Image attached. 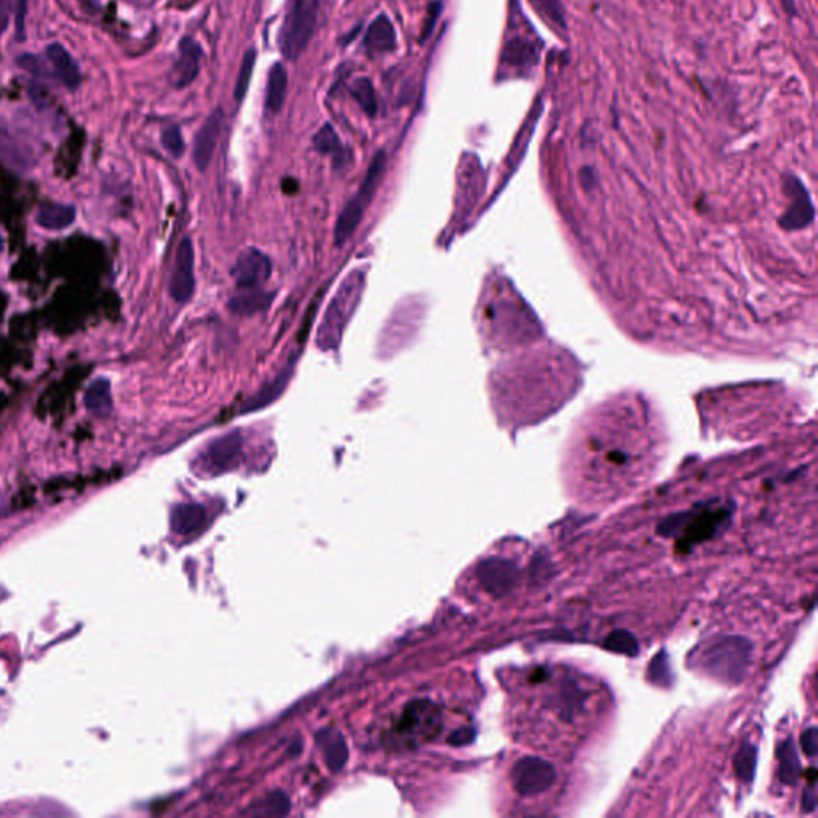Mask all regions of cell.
Instances as JSON below:
<instances>
[{
	"label": "cell",
	"instance_id": "6da1fadb",
	"mask_svg": "<svg viewBox=\"0 0 818 818\" xmlns=\"http://www.w3.org/2000/svg\"><path fill=\"white\" fill-rule=\"evenodd\" d=\"M580 439V470L592 488L615 494L633 485L645 470L647 453L643 429L647 419L639 406L617 405L598 414Z\"/></svg>",
	"mask_w": 818,
	"mask_h": 818
},
{
	"label": "cell",
	"instance_id": "7a4b0ae2",
	"mask_svg": "<svg viewBox=\"0 0 818 818\" xmlns=\"http://www.w3.org/2000/svg\"><path fill=\"white\" fill-rule=\"evenodd\" d=\"M752 643L744 638H724L702 654L703 669L726 684H738L752 661Z\"/></svg>",
	"mask_w": 818,
	"mask_h": 818
},
{
	"label": "cell",
	"instance_id": "3957f363",
	"mask_svg": "<svg viewBox=\"0 0 818 818\" xmlns=\"http://www.w3.org/2000/svg\"><path fill=\"white\" fill-rule=\"evenodd\" d=\"M386 165H387V156H386V152L380 150L374 156L371 164L368 166V172H366V176H364L360 189L356 190V194L352 199L348 200V205L344 207L342 213L338 218V223L334 227V243L338 247L348 241L358 229V226L363 219L366 208L370 207L376 192L379 189L380 181H382L384 172H386Z\"/></svg>",
	"mask_w": 818,
	"mask_h": 818
},
{
	"label": "cell",
	"instance_id": "277c9868",
	"mask_svg": "<svg viewBox=\"0 0 818 818\" xmlns=\"http://www.w3.org/2000/svg\"><path fill=\"white\" fill-rule=\"evenodd\" d=\"M317 17L318 0H293L279 35L281 55L288 61H296L306 50L315 33Z\"/></svg>",
	"mask_w": 818,
	"mask_h": 818
},
{
	"label": "cell",
	"instance_id": "5b68a950",
	"mask_svg": "<svg viewBox=\"0 0 818 818\" xmlns=\"http://www.w3.org/2000/svg\"><path fill=\"white\" fill-rule=\"evenodd\" d=\"M362 287H363V277L350 273L348 280L344 281L342 288L338 291L336 298L333 299L326 317L323 320L320 334H318L320 346L326 348H336L342 330L350 318V314L354 312V309L358 304V299L362 296V291H363Z\"/></svg>",
	"mask_w": 818,
	"mask_h": 818
},
{
	"label": "cell",
	"instance_id": "8992f818",
	"mask_svg": "<svg viewBox=\"0 0 818 818\" xmlns=\"http://www.w3.org/2000/svg\"><path fill=\"white\" fill-rule=\"evenodd\" d=\"M443 728V716L439 707L429 700L409 703L398 719V737L406 744H424L439 736Z\"/></svg>",
	"mask_w": 818,
	"mask_h": 818
},
{
	"label": "cell",
	"instance_id": "52a82bcc",
	"mask_svg": "<svg viewBox=\"0 0 818 818\" xmlns=\"http://www.w3.org/2000/svg\"><path fill=\"white\" fill-rule=\"evenodd\" d=\"M728 518L729 513L726 508H715L700 513H679L663 523V532L675 534L683 531V546H697L710 539Z\"/></svg>",
	"mask_w": 818,
	"mask_h": 818
},
{
	"label": "cell",
	"instance_id": "ba28073f",
	"mask_svg": "<svg viewBox=\"0 0 818 818\" xmlns=\"http://www.w3.org/2000/svg\"><path fill=\"white\" fill-rule=\"evenodd\" d=\"M556 782V770L548 761L528 756L518 761L512 768L513 790L521 796L546 793Z\"/></svg>",
	"mask_w": 818,
	"mask_h": 818
},
{
	"label": "cell",
	"instance_id": "9c48e42d",
	"mask_svg": "<svg viewBox=\"0 0 818 818\" xmlns=\"http://www.w3.org/2000/svg\"><path fill=\"white\" fill-rule=\"evenodd\" d=\"M477 577H478L479 585L485 588L489 595L502 598L516 587L520 580V570L510 560L494 556V558H488L479 562L477 568Z\"/></svg>",
	"mask_w": 818,
	"mask_h": 818
},
{
	"label": "cell",
	"instance_id": "30bf717a",
	"mask_svg": "<svg viewBox=\"0 0 818 818\" xmlns=\"http://www.w3.org/2000/svg\"><path fill=\"white\" fill-rule=\"evenodd\" d=\"M271 273V259L256 248L243 251L233 267L235 285L239 290H261Z\"/></svg>",
	"mask_w": 818,
	"mask_h": 818
},
{
	"label": "cell",
	"instance_id": "8fae6325",
	"mask_svg": "<svg viewBox=\"0 0 818 818\" xmlns=\"http://www.w3.org/2000/svg\"><path fill=\"white\" fill-rule=\"evenodd\" d=\"M195 291V275H194V245L190 239H182L176 259H174L173 272L170 279V294L172 298L184 304L187 302Z\"/></svg>",
	"mask_w": 818,
	"mask_h": 818
},
{
	"label": "cell",
	"instance_id": "7c38bea8",
	"mask_svg": "<svg viewBox=\"0 0 818 818\" xmlns=\"http://www.w3.org/2000/svg\"><path fill=\"white\" fill-rule=\"evenodd\" d=\"M223 125L224 112L219 108L215 109L208 116L205 124L200 126L199 133L195 134L192 157H194V164L199 168L200 172H205L211 164L218 141H219V136L223 132Z\"/></svg>",
	"mask_w": 818,
	"mask_h": 818
},
{
	"label": "cell",
	"instance_id": "4fadbf2b",
	"mask_svg": "<svg viewBox=\"0 0 818 818\" xmlns=\"http://www.w3.org/2000/svg\"><path fill=\"white\" fill-rule=\"evenodd\" d=\"M243 439L239 432L226 433L219 439L213 440L205 451V461L213 470H227L235 465L241 455Z\"/></svg>",
	"mask_w": 818,
	"mask_h": 818
},
{
	"label": "cell",
	"instance_id": "5bb4252c",
	"mask_svg": "<svg viewBox=\"0 0 818 818\" xmlns=\"http://www.w3.org/2000/svg\"><path fill=\"white\" fill-rule=\"evenodd\" d=\"M202 49L197 42L189 37L182 39L180 45V58L173 69V83L178 88H184L195 80L200 73Z\"/></svg>",
	"mask_w": 818,
	"mask_h": 818
},
{
	"label": "cell",
	"instance_id": "9a60e30c",
	"mask_svg": "<svg viewBox=\"0 0 818 818\" xmlns=\"http://www.w3.org/2000/svg\"><path fill=\"white\" fill-rule=\"evenodd\" d=\"M317 745L322 750L325 761L333 772H338L346 766L348 760V744L340 730L322 729L317 732Z\"/></svg>",
	"mask_w": 818,
	"mask_h": 818
},
{
	"label": "cell",
	"instance_id": "2e32d148",
	"mask_svg": "<svg viewBox=\"0 0 818 818\" xmlns=\"http://www.w3.org/2000/svg\"><path fill=\"white\" fill-rule=\"evenodd\" d=\"M364 47L372 53H386L397 49V34L389 18L380 15L364 34Z\"/></svg>",
	"mask_w": 818,
	"mask_h": 818
},
{
	"label": "cell",
	"instance_id": "e0dca14e",
	"mask_svg": "<svg viewBox=\"0 0 818 818\" xmlns=\"http://www.w3.org/2000/svg\"><path fill=\"white\" fill-rule=\"evenodd\" d=\"M47 57L50 59L57 74L59 75V79L63 80L67 88L69 90L79 88V85H80V69L77 66L74 58L69 55V51L59 43H51L50 47L47 49Z\"/></svg>",
	"mask_w": 818,
	"mask_h": 818
},
{
	"label": "cell",
	"instance_id": "ac0fdd59",
	"mask_svg": "<svg viewBox=\"0 0 818 818\" xmlns=\"http://www.w3.org/2000/svg\"><path fill=\"white\" fill-rule=\"evenodd\" d=\"M207 520L205 508L199 504L176 505L172 512V529L176 534L187 536L199 531Z\"/></svg>",
	"mask_w": 818,
	"mask_h": 818
},
{
	"label": "cell",
	"instance_id": "d6986e66",
	"mask_svg": "<svg viewBox=\"0 0 818 818\" xmlns=\"http://www.w3.org/2000/svg\"><path fill=\"white\" fill-rule=\"evenodd\" d=\"M287 91H288V73L281 63H275L267 77V87H265V109L269 112H279L285 100H287Z\"/></svg>",
	"mask_w": 818,
	"mask_h": 818
},
{
	"label": "cell",
	"instance_id": "ffe728a7",
	"mask_svg": "<svg viewBox=\"0 0 818 818\" xmlns=\"http://www.w3.org/2000/svg\"><path fill=\"white\" fill-rule=\"evenodd\" d=\"M75 208L73 205H58V203H50L39 208L37 213V223L43 229L49 231H61L67 226L74 223Z\"/></svg>",
	"mask_w": 818,
	"mask_h": 818
},
{
	"label": "cell",
	"instance_id": "44dd1931",
	"mask_svg": "<svg viewBox=\"0 0 818 818\" xmlns=\"http://www.w3.org/2000/svg\"><path fill=\"white\" fill-rule=\"evenodd\" d=\"M85 406L95 416H108L112 409V398H111V384L108 379L100 378L91 384L83 397Z\"/></svg>",
	"mask_w": 818,
	"mask_h": 818
},
{
	"label": "cell",
	"instance_id": "7402d4cb",
	"mask_svg": "<svg viewBox=\"0 0 818 818\" xmlns=\"http://www.w3.org/2000/svg\"><path fill=\"white\" fill-rule=\"evenodd\" d=\"M290 376L291 372L288 371V370L285 372H281L280 376H277L271 384H267L264 389H261V392H257L255 397H251L248 401H245V405L240 409V413H248V411L251 413V411H257V409H261V408L271 405L272 401H275V400L283 394V390H285L287 384H288V380H290Z\"/></svg>",
	"mask_w": 818,
	"mask_h": 818
},
{
	"label": "cell",
	"instance_id": "603a6c76",
	"mask_svg": "<svg viewBox=\"0 0 818 818\" xmlns=\"http://www.w3.org/2000/svg\"><path fill=\"white\" fill-rule=\"evenodd\" d=\"M272 294H265L261 290H240V294L233 296L229 302V309L235 314H255L271 304Z\"/></svg>",
	"mask_w": 818,
	"mask_h": 818
},
{
	"label": "cell",
	"instance_id": "cb8c5ba5",
	"mask_svg": "<svg viewBox=\"0 0 818 818\" xmlns=\"http://www.w3.org/2000/svg\"><path fill=\"white\" fill-rule=\"evenodd\" d=\"M504 61L508 63V66H534V63L538 61L536 47L524 41L523 37H515L505 47Z\"/></svg>",
	"mask_w": 818,
	"mask_h": 818
},
{
	"label": "cell",
	"instance_id": "d4e9b609",
	"mask_svg": "<svg viewBox=\"0 0 818 818\" xmlns=\"http://www.w3.org/2000/svg\"><path fill=\"white\" fill-rule=\"evenodd\" d=\"M314 148L318 150L323 156H334V162L336 165L340 164V166L344 164V149L340 146V136L336 130L333 128V125L325 124L318 132L315 133L314 136Z\"/></svg>",
	"mask_w": 818,
	"mask_h": 818
},
{
	"label": "cell",
	"instance_id": "484cf974",
	"mask_svg": "<svg viewBox=\"0 0 818 818\" xmlns=\"http://www.w3.org/2000/svg\"><path fill=\"white\" fill-rule=\"evenodd\" d=\"M780 780L785 785H794L801 774V762L798 758V753L794 748L791 740H786L785 744L780 746Z\"/></svg>",
	"mask_w": 818,
	"mask_h": 818
},
{
	"label": "cell",
	"instance_id": "4316f807",
	"mask_svg": "<svg viewBox=\"0 0 818 818\" xmlns=\"http://www.w3.org/2000/svg\"><path fill=\"white\" fill-rule=\"evenodd\" d=\"M350 93H352L354 100L358 103V106L363 109L366 116H378L379 103H378L374 85H372L370 79H366V77L356 79L355 82L352 83V87H350Z\"/></svg>",
	"mask_w": 818,
	"mask_h": 818
},
{
	"label": "cell",
	"instance_id": "83f0119b",
	"mask_svg": "<svg viewBox=\"0 0 818 818\" xmlns=\"http://www.w3.org/2000/svg\"><path fill=\"white\" fill-rule=\"evenodd\" d=\"M290 812V799L281 791H275L253 806V815H287Z\"/></svg>",
	"mask_w": 818,
	"mask_h": 818
},
{
	"label": "cell",
	"instance_id": "f1b7e54d",
	"mask_svg": "<svg viewBox=\"0 0 818 818\" xmlns=\"http://www.w3.org/2000/svg\"><path fill=\"white\" fill-rule=\"evenodd\" d=\"M255 65H256V51H247L241 65H240L239 77H237L235 90H233V98L239 103L245 100V96L248 93L249 82H251V75L255 71Z\"/></svg>",
	"mask_w": 818,
	"mask_h": 818
},
{
	"label": "cell",
	"instance_id": "f546056e",
	"mask_svg": "<svg viewBox=\"0 0 818 818\" xmlns=\"http://www.w3.org/2000/svg\"><path fill=\"white\" fill-rule=\"evenodd\" d=\"M604 647L609 649V651H614V653L627 654L630 657L637 655L638 649H639L637 638L630 635L629 631H623V630L612 631L611 635L606 638Z\"/></svg>",
	"mask_w": 818,
	"mask_h": 818
},
{
	"label": "cell",
	"instance_id": "4dcf8cb0",
	"mask_svg": "<svg viewBox=\"0 0 818 818\" xmlns=\"http://www.w3.org/2000/svg\"><path fill=\"white\" fill-rule=\"evenodd\" d=\"M754 764H756V750L750 744H744L736 756V772L738 777L742 778L746 784H750L754 774Z\"/></svg>",
	"mask_w": 818,
	"mask_h": 818
},
{
	"label": "cell",
	"instance_id": "1f68e13d",
	"mask_svg": "<svg viewBox=\"0 0 818 818\" xmlns=\"http://www.w3.org/2000/svg\"><path fill=\"white\" fill-rule=\"evenodd\" d=\"M162 144L174 158L181 157L186 150V144L182 140L180 126H168L165 132L162 133Z\"/></svg>",
	"mask_w": 818,
	"mask_h": 818
},
{
	"label": "cell",
	"instance_id": "d6a6232c",
	"mask_svg": "<svg viewBox=\"0 0 818 818\" xmlns=\"http://www.w3.org/2000/svg\"><path fill=\"white\" fill-rule=\"evenodd\" d=\"M534 4L542 11V15L550 18L554 25L564 26V15L558 0H534Z\"/></svg>",
	"mask_w": 818,
	"mask_h": 818
},
{
	"label": "cell",
	"instance_id": "836d02e7",
	"mask_svg": "<svg viewBox=\"0 0 818 818\" xmlns=\"http://www.w3.org/2000/svg\"><path fill=\"white\" fill-rule=\"evenodd\" d=\"M651 679L655 684L669 686L667 679H671V673H669V663L665 661L663 654H661L655 661H651Z\"/></svg>",
	"mask_w": 818,
	"mask_h": 818
},
{
	"label": "cell",
	"instance_id": "e575fe53",
	"mask_svg": "<svg viewBox=\"0 0 818 818\" xmlns=\"http://www.w3.org/2000/svg\"><path fill=\"white\" fill-rule=\"evenodd\" d=\"M26 11H27V0L15 2V29H17L18 41L25 39Z\"/></svg>",
	"mask_w": 818,
	"mask_h": 818
},
{
	"label": "cell",
	"instance_id": "d590c367",
	"mask_svg": "<svg viewBox=\"0 0 818 818\" xmlns=\"http://www.w3.org/2000/svg\"><path fill=\"white\" fill-rule=\"evenodd\" d=\"M440 13H441V4H440V2H433V4H432V5L429 7L430 19H427L425 27H424V33H422L421 39L422 42L425 41V39L429 37L430 34H432V31H433L435 23H437V19H439Z\"/></svg>",
	"mask_w": 818,
	"mask_h": 818
},
{
	"label": "cell",
	"instance_id": "8d00e7d4",
	"mask_svg": "<svg viewBox=\"0 0 818 818\" xmlns=\"http://www.w3.org/2000/svg\"><path fill=\"white\" fill-rule=\"evenodd\" d=\"M473 737H475V734H473L471 729H459V730H455L449 736V744L455 745V746H463V745L470 744Z\"/></svg>",
	"mask_w": 818,
	"mask_h": 818
},
{
	"label": "cell",
	"instance_id": "74e56055",
	"mask_svg": "<svg viewBox=\"0 0 818 818\" xmlns=\"http://www.w3.org/2000/svg\"><path fill=\"white\" fill-rule=\"evenodd\" d=\"M802 746H804V750L809 756H815V753H817V730L815 729L812 728L804 732Z\"/></svg>",
	"mask_w": 818,
	"mask_h": 818
},
{
	"label": "cell",
	"instance_id": "f35d334b",
	"mask_svg": "<svg viewBox=\"0 0 818 818\" xmlns=\"http://www.w3.org/2000/svg\"><path fill=\"white\" fill-rule=\"evenodd\" d=\"M11 13V0H0V35L7 31Z\"/></svg>",
	"mask_w": 818,
	"mask_h": 818
},
{
	"label": "cell",
	"instance_id": "ab89813d",
	"mask_svg": "<svg viewBox=\"0 0 818 818\" xmlns=\"http://www.w3.org/2000/svg\"><path fill=\"white\" fill-rule=\"evenodd\" d=\"M298 189V181H294V180H291V178L283 181V190H285L287 194H293V192H296Z\"/></svg>",
	"mask_w": 818,
	"mask_h": 818
},
{
	"label": "cell",
	"instance_id": "60d3db41",
	"mask_svg": "<svg viewBox=\"0 0 818 818\" xmlns=\"http://www.w3.org/2000/svg\"><path fill=\"white\" fill-rule=\"evenodd\" d=\"M2 248H4V239H2V235H0V251H2Z\"/></svg>",
	"mask_w": 818,
	"mask_h": 818
}]
</instances>
